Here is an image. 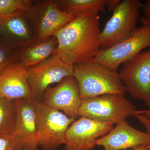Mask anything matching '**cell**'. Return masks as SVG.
<instances>
[{
    "label": "cell",
    "mask_w": 150,
    "mask_h": 150,
    "mask_svg": "<svg viewBox=\"0 0 150 150\" xmlns=\"http://www.w3.org/2000/svg\"><path fill=\"white\" fill-rule=\"evenodd\" d=\"M99 13L75 18L53 34L58 41L55 54L62 61L74 66L88 62L100 51Z\"/></svg>",
    "instance_id": "obj_1"
},
{
    "label": "cell",
    "mask_w": 150,
    "mask_h": 150,
    "mask_svg": "<svg viewBox=\"0 0 150 150\" xmlns=\"http://www.w3.org/2000/svg\"><path fill=\"white\" fill-rule=\"evenodd\" d=\"M73 67V76L79 86L81 99L105 94L125 95L126 91L117 71L91 61Z\"/></svg>",
    "instance_id": "obj_2"
},
{
    "label": "cell",
    "mask_w": 150,
    "mask_h": 150,
    "mask_svg": "<svg viewBox=\"0 0 150 150\" xmlns=\"http://www.w3.org/2000/svg\"><path fill=\"white\" fill-rule=\"evenodd\" d=\"M123 95L105 94L81 99L80 116L103 123L117 124L134 116L136 106Z\"/></svg>",
    "instance_id": "obj_3"
},
{
    "label": "cell",
    "mask_w": 150,
    "mask_h": 150,
    "mask_svg": "<svg viewBox=\"0 0 150 150\" xmlns=\"http://www.w3.org/2000/svg\"><path fill=\"white\" fill-rule=\"evenodd\" d=\"M142 4L139 0H123L113 11L100 36V50L115 46L137 29Z\"/></svg>",
    "instance_id": "obj_4"
},
{
    "label": "cell",
    "mask_w": 150,
    "mask_h": 150,
    "mask_svg": "<svg viewBox=\"0 0 150 150\" xmlns=\"http://www.w3.org/2000/svg\"><path fill=\"white\" fill-rule=\"evenodd\" d=\"M38 147L54 150L65 143V136L75 119L35 100Z\"/></svg>",
    "instance_id": "obj_5"
},
{
    "label": "cell",
    "mask_w": 150,
    "mask_h": 150,
    "mask_svg": "<svg viewBox=\"0 0 150 150\" xmlns=\"http://www.w3.org/2000/svg\"><path fill=\"white\" fill-rule=\"evenodd\" d=\"M25 14L32 25L37 43L46 41L74 19L59 8L56 0L31 1Z\"/></svg>",
    "instance_id": "obj_6"
},
{
    "label": "cell",
    "mask_w": 150,
    "mask_h": 150,
    "mask_svg": "<svg viewBox=\"0 0 150 150\" xmlns=\"http://www.w3.org/2000/svg\"><path fill=\"white\" fill-rule=\"evenodd\" d=\"M142 24L127 39L108 49L100 50L89 61L117 71L121 64L140 54L145 48L150 47V24Z\"/></svg>",
    "instance_id": "obj_7"
},
{
    "label": "cell",
    "mask_w": 150,
    "mask_h": 150,
    "mask_svg": "<svg viewBox=\"0 0 150 150\" xmlns=\"http://www.w3.org/2000/svg\"><path fill=\"white\" fill-rule=\"evenodd\" d=\"M119 75L126 91L150 109V48L124 64Z\"/></svg>",
    "instance_id": "obj_8"
},
{
    "label": "cell",
    "mask_w": 150,
    "mask_h": 150,
    "mask_svg": "<svg viewBox=\"0 0 150 150\" xmlns=\"http://www.w3.org/2000/svg\"><path fill=\"white\" fill-rule=\"evenodd\" d=\"M28 81L32 98L41 101L44 92L52 84L73 76L74 67L54 54L45 61L27 68Z\"/></svg>",
    "instance_id": "obj_9"
},
{
    "label": "cell",
    "mask_w": 150,
    "mask_h": 150,
    "mask_svg": "<svg viewBox=\"0 0 150 150\" xmlns=\"http://www.w3.org/2000/svg\"><path fill=\"white\" fill-rule=\"evenodd\" d=\"M113 125L80 116L69 127L65 136L64 150H91L99 137L107 134Z\"/></svg>",
    "instance_id": "obj_10"
},
{
    "label": "cell",
    "mask_w": 150,
    "mask_h": 150,
    "mask_svg": "<svg viewBox=\"0 0 150 150\" xmlns=\"http://www.w3.org/2000/svg\"><path fill=\"white\" fill-rule=\"evenodd\" d=\"M41 102L48 107L62 110L71 118L76 119L79 117L81 99L79 86L74 76L65 78L56 86L48 87Z\"/></svg>",
    "instance_id": "obj_11"
},
{
    "label": "cell",
    "mask_w": 150,
    "mask_h": 150,
    "mask_svg": "<svg viewBox=\"0 0 150 150\" xmlns=\"http://www.w3.org/2000/svg\"><path fill=\"white\" fill-rule=\"evenodd\" d=\"M16 117L12 135L17 149L38 147L35 100L33 98L15 100Z\"/></svg>",
    "instance_id": "obj_12"
},
{
    "label": "cell",
    "mask_w": 150,
    "mask_h": 150,
    "mask_svg": "<svg viewBox=\"0 0 150 150\" xmlns=\"http://www.w3.org/2000/svg\"><path fill=\"white\" fill-rule=\"evenodd\" d=\"M96 146L104 150H122L147 147L150 144V136L131 126L126 120L116 124L110 132L99 138Z\"/></svg>",
    "instance_id": "obj_13"
},
{
    "label": "cell",
    "mask_w": 150,
    "mask_h": 150,
    "mask_svg": "<svg viewBox=\"0 0 150 150\" xmlns=\"http://www.w3.org/2000/svg\"><path fill=\"white\" fill-rule=\"evenodd\" d=\"M0 35L3 43L17 50L37 42L25 12L0 17Z\"/></svg>",
    "instance_id": "obj_14"
},
{
    "label": "cell",
    "mask_w": 150,
    "mask_h": 150,
    "mask_svg": "<svg viewBox=\"0 0 150 150\" xmlns=\"http://www.w3.org/2000/svg\"><path fill=\"white\" fill-rule=\"evenodd\" d=\"M0 95L13 100L32 98L27 68L20 61L0 74Z\"/></svg>",
    "instance_id": "obj_15"
},
{
    "label": "cell",
    "mask_w": 150,
    "mask_h": 150,
    "mask_svg": "<svg viewBox=\"0 0 150 150\" xmlns=\"http://www.w3.org/2000/svg\"><path fill=\"white\" fill-rule=\"evenodd\" d=\"M58 46L57 39L51 36L44 42L19 50L18 61L27 68L33 67L53 56Z\"/></svg>",
    "instance_id": "obj_16"
},
{
    "label": "cell",
    "mask_w": 150,
    "mask_h": 150,
    "mask_svg": "<svg viewBox=\"0 0 150 150\" xmlns=\"http://www.w3.org/2000/svg\"><path fill=\"white\" fill-rule=\"evenodd\" d=\"M59 8L74 18L85 15L104 12L105 0H56Z\"/></svg>",
    "instance_id": "obj_17"
},
{
    "label": "cell",
    "mask_w": 150,
    "mask_h": 150,
    "mask_svg": "<svg viewBox=\"0 0 150 150\" xmlns=\"http://www.w3.org/2000/svg\"><path fill=\"white\" fill-rule=\"evenodd\" d=\"M16 117L15 100L0 95V134H12Z\"/></svg>",
    "instance_id": "obj_18"
},
{
    "label": "cell",
    "mask_w": 150,
    "mask_h": 150,
    "mask_svg": "<svg viewBox=\"0 0 150 150\" xmlns=\"http://www.w3.org/2000/svg\"><path fill=\"white\" fill-rule=\"evenodd\" d=\"M29 0H0V17L25 12L31 5Z\"/></svg>",
    "instance_id": "obj_19"
},
{
    "label": "cell",
    "mask_w": 150,
    "mask_h": 150,
    "mask_svg": "<svg viewBox=\"0 0 150 150\" xmlns=\"http://www.w3.org/2000/svg\"><path fill=\"white\" fill-rule=\"evenodd\" d=\"M18 50L0 43V74L18 61Z\"/></svg>",
    "instance_id": "obj_20"
},
{
    "label": "cell",
    "mask_w": 150,
    "mask_h": 150,
    "mask_svg": "<svg viewBox=\"0 0 150 150\" xmlns=\"http://www.w3.org/2000/svg\"><path fill=\"white\" fill-rule=\"evenodd\" d=\"M0 150H17L12 135L0 134Z\"/></svg>",
    "instance_id": "obj_21"
},
{
    "label": "cell",
    "mask_w": 150,
    "mask_h": 150,
    "mask_svg": "<svg viewBox=\"0 0 150 150\" xmlns=\"http://www.w3.org/2000/svg\"><path fill=\"white\" fill-rule=\"evenodd\" d=\"M134 116L144 127L147 133L150 136V118L142 114H136ZM147 147L150 150V144Z\"/></svg>",
    "instance_id": "obj_22"
},
{
    "label": "cell",
    "mask_w": 150,
    "mask_h": 150,
    "mask_svg": "<svg viewBox=\"0 0 150 150\" xmlns=\"http://www.w3.org/2000/svg\"><path fill=\"white\" fill-rule=\"evenodd\" d=\"M120 0H105V6L109 12H113L121 3Z\"/></svg>",
    "instance_id": "obj_23"
},
{
    "label": "cell",
    "mask_w": 150,
    "mask_h": 150,
    "mask_svg": "<svg viewBox=\"0 0 150 150\" xmlns=\"http://www.w3.org/2000/svg\"><path fill=\"white\" fill-rule=\"evenodd\" d=\"M142 8L144 14V17L150 20V0L145 1L142 4Z\"/></svg>",
    "instance_id": "obj_24"
},
{
    "label": "cell",
    "mask_w": 150,
    "mask_h": 150,
    "mask_svg": "<svg viewBox=\"0 0 150 150\" xmlns=\"http://www.w3.org/2000/svg\"><path fill=\"white\" fill-rule=\"evenodd\" d=\"M136 114H142V115H145L148 118H150V109L144 110H137L135 112V115Z\"/></svg>",
    "instance_id": "obj_25"
},
{
    "label": "cell",
    "mask_w": 150,
    "mask_h": 150,
    "mask_svg": "<svg viewBox=\"0 0 150 150\" xmlns=\"http://www.w3.org/2000/svg\"><path fill=\"white\" fill-rule=\"evenodd\" d=\"M139 21L142 24H143V23H148V24H150V20L147 19L145 18L144 17L140 18Z\"/></svg>",
    "instance_id": "obj_26"
},
{
    "label": "cell",
    "mask_w": 150,
    "mask_h": 150,
    "mask_svg": "<svg viewBox=\"0 0 150 150\" xmlns=\"http://www.w3.org/2000/svg\"><path fill=\"white\" fill-rule=\"evenodd\" d=\"M131 150H150L148 149L147 147H142L138 148V149H134Z\"/></svg>",
    "instance_id": "obj_27"
},
{
    "label": "cell",
    "mask_w": 150,
    "mask_h": 150,
    "mask_svg": "<svg viewBox=\"0 0 150 150\" xmlns=\"http://www.w3.org/2000/svg\"><path fill=\"white\" fill-rule=\"evenodd\" d=\"M21 150H40L38 147L32 148V149H23Z\"/></svg>",
    "instance_id": "obj_28"
},
{
    "label": "cell",
    "mask_w": 150,
    "mask_h": 150,
    "mask_svg": "<svg viewBox=\"0 0 150 150\" xmlns=\"http://www.w3.org/2000/svg\"><path fill=\"white\" fill-rule=\"evenodd\" d=\"M2 42V39L1 37V35H0V43Z\"/></svg>",
    "instance_id": "obj_29"
}]
</instances>
